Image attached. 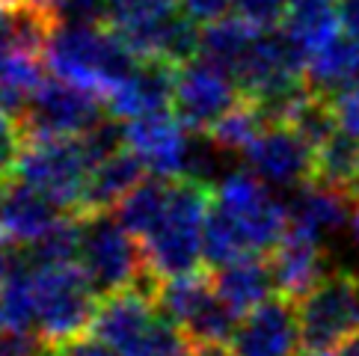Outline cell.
Instances as JSON below:
<instances>
[{
  "mask_svg": "<svg viewBox=\"0 0 359 356\" xmlns=\"http://www.w3.org/2000/svg\"><path fill=\"white\" fill-rule=\"evenodd\" d=\"M288 205L250 170H229L211 187L205 261L214 267L264 256L288 232Z\"/></svg>",
  "mask_w": 359,
  "mask_h": 356,
  "instance_id": "1",
  "label": "cell"
},
{
  "mask_svg": "<svg viewBox=\"0 0 359 356\" xmlns=\"http://www.w3.org/2000/svg\"><path fill=\"white\" fill-rule=\"evenodd\" d=\"M208 211L211 187H205V182L196 178L170 182L158 220L140 238L146 267L158 282L202 271Z\"/></svg>",
  "mask_w": 359,
  "mask_h": 356,
  "instance_id": "2",
  "label": "cell"
},
{
  "mask_svg": "<svg viewBox=\"0 0 359 356\" xmlns=\"http://www.w3.org/2000/svg\"><path fill=\"white\" fill-rule=\"evenodd\" d=\"M140 60L107 24H57L45 48L48 74L107 101Z\"/></svg>",
  "mask_w": 359,
  "mask_h": 356,
  "instance_id": "3",
  "label": "cell"
},
{
  "mask_svg": "<svg viewBox=\"0 0 359 356\" xmlns=\"http://www.w3.org/2000/svg\"><path fill=\"white\" fill-rule=\"evenodd\" d=\"M78 267L98 297L143 291L155 297L158 279L149 273L140 240L119 223L116 214H81Z\"/></svg>",
  "mask_w": 359,
  "mask_h": 356,
  "instance_id": "4",
  "label": "cell"
},
{
  "mask_svg": "<svg viewBox=\"0 0 359 356\" xmlns=\"http://www.w3.org/2000/svg\"><path fill=\"white\" fill-rule=\"evenodd\" d=\"M89 336L116 356H184L190 350L184 333L143 291L101 297Z\"/></svg>",
  "mask_w": 359,
  "mask_h": 356,
  "instance_id": "5",
  "label": "cell"
},
{
  "mask_svg": "<svg viewBox=\"0 0 359 356\" xmlns=\"http://www.w3.org/2000/svg\"><path fill=\"white\" fill-rule=\"evenodd\" d=\"M36 333L50 350H60L93 333L98 315V291L78 267L66 264H36Z\"/></svg>",
  "mask_w": 359,
  "mask_h": 356,
  "instance_id": "6",
  "label": "cell"
},
{
  "mask_svg": "<svg viewBox=\"0 0 359 356\" xmlns=\"http://www.w3.org/2000/svg\"><path fill=\"white\" fill-rule=\"evenodd\" d=\"M95 160L81 137H30L12 170V182L33 187L69 214L83 211Z\"/></svg>",
  "mask_w": 359,
  "mask_h": 356,
  "instance_id": "7",
  "label": "cell"
},
{
  "mask_svg": "<svg viewBox=\"0 0 359 356\" xmlns=\"http://www.w3.org/2000/svg\"><path fill=\"white\" fill-rule=\"evenodd\" d=\"M155 303L184 333L187 345H226L241 321L217 294L214 276L202 271L158 282Z\"/></svg>",
  "mask_w": 359,
  "mask_h": 356,
  "instance_id": "8",
  "label": "cell"
},
{
  "mask_svg": "<svg viewBox=\"0 0 359 356\" xmlns=\"http://www.w3.org/2000/svg\"><path fill=\"white\" fill-rule=\"evenodd\" d=\"M303 353L332 356L353 329H359V276L351 271H332L309 297L300 300Z\"/></svg>",
  "mask_w": 359,
  "mask_h": 356,
  "instance_id": "9",
  "label": "cell"
},
{
  "mask_svg": "<svg viewBox=\"0 0 359 356\" xmlns=\"http://www.w3.org/2000/svg\"><path fill=\"white\" fill-rule=\"evenodd\" d=\"M241 101H243V93L238 81L208 60L196 57L175 69L172 113L187 131L205 137Z\"/></svg>",
  "mask_w": 359,
  "mask_h": 356,
  "instance_id": "10",
  "label": "cell"
},
{
  "mask_svg": "<svg viewBox=\"0 0 359 356\" xmlns=\"http://www.w3.org/2000/svg\"><path fill=\"white\" fill-rule=\"evenodd\" d=\"M104 110L98 95L48 74L21 119L30 137H83L107 119Z\"/></svg>",
  "mask_w": 359,
  "mask_h": 356,
  "instance_id": "11",
  "label": "cell"
},
{
  "mask_svg": "<svg viewBox=\"0 0 359 356\" xmlns=\"http://www.w3.org/2000/svg\"><path fill=\"white\" fill-rule=\"evenodd\" d=\"M243 160V170L273 190H300L315 175V149L288 125H267Z\"/></svg>",
  "mask_w": 359,
  "mask_h": 356,
  "instance_id": "12",
  "label": "cell"
},
{
  "mask_svg": "<svg viewBox=\"0 0 359 356\" xmlns=\"http://www.w3.org/2000/svg\"><path fill=\"white\" fill-rule=\"evenodd\" d=\"M229 348L235 356H303L300 315L294 300L273 297L243 315Z\"/></svg>",
  "mask_w": 359,
  "mask_h": 356,
  "instance_id": "13",
  "label": "cell"
},
{
  "mask_svg": "<svg viewBox=\"0 0 359 356\" xmlns=\"http://www.w3.org/2000/svg\"><path fill=\"white\" fill-rule=\"evenodd\" d=\"M72 217L33 187L12 182L0 193V238L15 249L33 252Z\"/></svg>",
  "mask_w": 359,
  "mask_h": 356,
  "instance_id": "14",
  "label": "cell"
},
{
  "mask_svg": "<svg viewBox=\"0 0 359 356\" xmlns=\"http://www.w3.org/2000/svg\"><path fill=\"white\" fill-rule=\"evenodd\" d=\"M172 89H175V69L163 62L143 60L128 78L107 95L104 107L107 116L116 122H140L149 116L172 110Z\"/></svg>",
  "mask_w": 359,
  "mask_h": 356,
  "instance_id": "15",
  "label": "cell"
},
{
  "mask_svg": "<svg viewBox=\"0 0 359 356\" xmlns=\"http://www.w3.org/2000/svg\"><path fill=\"white\" fill-rule=\"evenodd\" d=\"M271 267L276 291L285 300H303L330 276V261L324 244L297 232H285L279 247L271 252Z\"/></svg>",
  "mask_w": 359,
  "mask_h": 356,
  "instance_id": "16",
  "label": "cell"
},
{
  "mask_svg": "<svg viewBox=\"0 0 359 356\" xmlns=\"http://www.w3.org/2000/svg\"><path fill=\"white\" fill-rule=\"evenodd\" d=\"M353 208H356L353 196L324 187L318 182H309L300 190H294V196L288 202V220H291L288 232H297L303 238H312L318 244H324L341 226H351Z\"/></svg>",
  "mask_w": 359,
  "mask_h": 356,
  "instance_id": "17",
  "label": "cell"
},
{
  "mask_svg": "<svg viewBox=\"0 0 359 356\" xmlns=\"http://www.w3.org/2000/svg\"><path fill=\"white\" fill-rule=\"evenodd\" d=\"M214 288H217V294H220V300L238 317L255 312L259 306H264L267 300H273V294H276V279H273L271 259L247 256V259H238L232 264L217 267Z\"/></svg>",
  "mask_w": 359,
  "mask_h": 356,
  "instance_id": "18",
  "label": "cell"
},
{
  "mask_svg": "<svg viewBox=\"0 0 359 356\" xmlns=\"http://www.w3.org/2000/svg\"><path fill=\"white\" fill-rule=\"evenodd\" d=\"M146 178H149V172L143 163L137 160L134 151L128 146L119 149L116 155L98 160L93 167L81 214H113Z\"/></svg>",
  "mask_w": 359,
  "mask_h": 356,
  "instance_id": "19",
  "label": "cell"
},
{
  "mask_svg": "<svg viewBox=\"0 0 359 356\" xmlns=\"http://www.w3.org/2000/svg\"><path fill=\"white\" fill-rule=\"evenodd\" d=\"M306 81L315 93L339 98L359 89V39L341 33L306 60Z\"/></svg>",
  "mask_w": 359,
  "mask_h": 356,
  "instance_id": "20",
  "label": "cell"
},
{
  "mask_svg": "<svg viewBox=\"0 0 359 356\" xmlns=\"http://www.w3.org/2000/svg\"><path fill=\"white\" fill-rule=\"evenodd\" d=\"M282 33L297 45L300 54L309 60L315 50L341 36V12L332 0H291Z\"/></svg>",
  "mask_w": 359,
  "mask_h": 356,
  "instance_id": "21",
  "label": "cell"
},
{
  "mask_svg": "<svg viewBox=\"0 0 359 356\" xmlns=\"http://www.w3.org/2000/svg\"><path fill=\"white\" fill-rule=\"evenodd\" d=\"M262 30L250 27L235 15H226L214 24H205L202 27V42H199V57L220 66L223 71H229L235 78V71L241 69V62L247 60L252 42L259 39Z\"/></svg>",
  "mask_w": 359,
  "mask_h": 356,
  "instance_id": "22",
  "label": "cell"
},
{
  "mask_svg": "<svg viewBox=\"0 0 359 356\" xmlns=\"http://www.w3.org/2000/svg\"><path fill=\"white\" fill-rule=\"evenodd\" d=\"M312 182L341 190V193H348L359 202V139L339 131L320 149H315Z\"/></svg>",
  "mask_w": 359,
  "mask_h": 356,
  "instance_id": "23",
  "label": "cell"
},
{
  "mask_svg": "<svg viewBox=\"0 0 359 356\" xmlns=\"http://www.w3.org/2000/svg\"><path fill=\"white\" fill-rule=\"evenodd\" d=\"M0 327L36 329V267L30 259H12L0 276Z\"/></svg>",
  "mask_w": 359,
  "mask_h": 356,
  "instance_id": "24",
  "label": "cell"
},
{
  "mask_svg": "<svg viewBox=\"0 0 359 356\" xmlns=\"http://www.w3.org/2000/svg\"><path fill=\"white\" fill-rule=\"evenodd\" d=\"M267 125L271 122H267L264 110L255 104V101L243 98L241 104L232 113H226L205 137L211 139V146L220 151V155H247V149L259 139V134Z\"/></svg>",
  "mask_w": 359,
  "mask_h": 356,
  "instance_id": "25",
  "label": "cell"
},
{
  "mask_svg": "<svg viewBox=\"0 0 359 356\" xmlns=\"http://www.w3.org/2000/svg\"><path fill=\"white\" fill-rule=\"evenodd\" d=\"M166 187H170V182H161V178H146V182L140 184L116 211H113L119 217V223L137 240L143 238L151 228V223L158 220V214L163 208V199H166Z\"/></svg>",
  "mask_w": 359,
  "mask_h": 356,
  "instance_id": "26",
  "label": "cell"
},
{
  "mask_svg": "<svg viewBox=\"0 0 359 356\" xmlns=\"http://www.w3.org/2000/svg\"><path fill=\"white\" fill-rule=\"evenodd\" d=\"M291 0H232L229 15L241 18L255 30H282Z\"/></svg>",
  "mask_w": 359,
  "mask_h": 356,
  "instance_id": "27",
  "label": "cell"
},
{
  "mask_svg": "<svg viewBox=\"0 0 359 356\" xmlns=\"http://www.w3.org/2000/svg\"><path fill=\"white\" fill-rule=\"evenodd\" d=\"M27 139H30V134H27L24 119L18 113H9L0 107V175H6V172L12 175L24 146H27Z\"/></svg>",
  "mask_w": 359,
  "mask_h": 356,
  "instance_id": "28",
  "label": "cell"
},
{
  "mask_svg": "<svg viewBox=\"0 0 359 356\" xmlns=\"http://www.w3.org/2000/svg\"><path fill=\"white\" fill-rule=\"evenodd\" d=\"M175 4L190 21H196L199 27L220 21L232 12V0H175Z\"/></svg>",
  "mask_w": 359,
  "mask_h": 356,
  "instance_id": "29",
  "label": "cell"
},
{
  "mask_svg": "<svg viewBox=\"0 0 359 356\" xmlns=\"http://www.w3.org/2000/svg\"><path fill=\"white\" fill-rule=\"evenodd\" d=\"M336 116H339V128L359 139V89L336 98Z\"/></svg>",
  "mask_w": 359,
  "mask_h": 356,
  "instance_id": "30",
  "label": "cell"
},
{
  "mask_svg": "<svg viewBox=\"0 0 359 356\" xmlns=\"http://www.w3.org/2000/svg\"><path fill=\"white\" fill-rule=\"evenodd\" d=\"M54 356H116V353L101 345L98 338L86 336V338H78V341H72V345L54 350Z\"/></svg>",
  "mask_w": 359,
  "mask_h": 356,
  "instance_id": "31",
  "label": "cell"
},
{
  "mask_svg": "<svg viewBox=\"0 0 359 356\" xmlns=\"http://www.w3.org/2000/svg\"><path fill=\"white\" fill-rule=\"evenodd\" d=\"M339 12H341V30L359 39V0H341Z\"/></svg>",
  "mask_w": 359,
  "mask_h": 356,
  "instance_id": "32",
  "label": "cell"
},
{
  "mask_svg": "<svg viewBox=\"0 0 359 356\" xmlns=\"http://www.w3.org/2000/svg\"><path fill=\"white\" fill-rule=\"evenodd\" d=\"M184 356H235V353L226 345H190Z\"/></svg>",
  "mask_w": 359,
  "mask_h": 356,
  "instance_id": "33",
  "label": "cell"
},
{
  "mask_svg": "<svg viewBox=\"0 0 359 356\" xmlns=\"http://www.w3.org/2000/svg\"><path fill=\"white\" fill-rule=\"evenodd\" d=\"M332 356H359V329H353V333L332 350Z\"/></svg>",
  "mask_w": 359,
  "mask_h": 356,
  "instance_id": "34",
  "label": "cell"
},
{
  "mask_svg": "<svg viewBox=\"0 0 359 356\" xmlns=\"http://www.w3.org/2000/svg\"><path fill=\"white\" fill-rule=\"evenodd\" d=\"M9 244H6V240L4 238H0V276H4L6 271H9V264H12V259H9Z\"/></svg>",
  "mask_w": 359,
  "mask_h": 356,
  "instance_id": "35",
  "label": "cell"
},
{
  "mask_svg": "<svg viewBox=\"0 0 359 356\" xmlns=\"http://www.w3.org/2000/svg\"><path fill=\"white\" fill-rule=\"evenodd\" d=\"M351 235H353V240L359 244V202H356V208H353V214H351Z\"/></svg>",
  "mask_w": 359,
  "mask_h": 356,
  "instance_id": "36",
  "label": "cell"
},
{
  "mask_svg": "<svg viewBox=\"0 0 359 356\" xmlns=\"http://www.w3.org/2000/svg\"><path fill=\"white\" fill-rule=\"evenodd\" d=\"M0 193H4V182H0Z\"/></svg>",
  "mask_w": 359,
  "mask_h": 356,
  "instance_id": "37",
  "label": "cell"
}]
</instances>
